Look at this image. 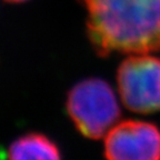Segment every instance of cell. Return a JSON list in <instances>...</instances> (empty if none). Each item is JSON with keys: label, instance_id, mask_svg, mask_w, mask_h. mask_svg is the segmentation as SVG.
Instances as JSON below:
<instances>
[{"label": "cell", "instance_id": "cell-2", "mask_svg": "<svg viewBox=\"0 0 160 160\" xmlns=\"http://www.w3.org/2000/svg\"><path fill=\"white\" fill-rule=\"evenodd\" d=\"M66 108L78 131L90 139L107 135L121 115L112 88L100 78L76 83L67 95Z\"/></svg>", "mask_w": 160, "mask_h": 160}, {"label": "cell", "instance_id": "cell-6", "mask_svg": "<svg viewBox=\"0 0 160 160\" xmlns=\"http://www.w3.org/2000/svg\"><path fill=\"white\" fill-rule=\"evenodd\" d=\"M7 2L10 3H20V2H25V1H28V0H5Z\"/></svg>", "mask_w": 160, "mask_h": 160}, {"label": "cell", "instance_id": "cell-4", "mask_svg": "<svg viewBox=\"0 0 160 160\" xmlns=\"http://www.w3.org/2000/svg\"><path fill=\"white\" fill-rule=\"evenodd\" d=\"M107 160H160V129L142 120L113 126L105 139Z\"/></svg>", "mask_w": 160, "mask_h": 160}, {"label": "cell", "instance_id": "cell-5", "mask_svg": "<svg viewBox=\"0 0 160 160\" xmlns=\"http://www.w3.org/2000/svg\"><path fill=\"white\" fill-rule=\"evenodd\" d=\"M7 160H61L59 148L41 133H27L8 148Z\"/></svg>", "mask_w": 160, "mask_h": 160}, {"label": "cell", "instance_id": "cell-3", "mask_svg": "<svg viewBox=\"0 0 160 160\" xmlns=\"http://www.w3.org/2000/svg\"><path fill=\"white\" fill-rule=\"evenodd\" d=\"M120 99L127 109L137 113L160 111V58L133 53L117 70Z\"/></svg>", "mask_w": 160, "mask_h": 160}, {"label": "cell", "instance_id": "cell-1", "mask_svg": "<svg viewBox=\"0 0 160 160\" xmlns=\"http://www.w3.org/2000/svg\"><path fill=\"white\" fill-rule=\"evenodd\" d=\"M89 41L99 56L160 50V0H79Z\"/></svg>", "mask_w": 160, "mask_h": 160}]
</instances>
